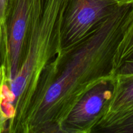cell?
I'll return each instance as SVG.
<instances>
[{
  "label": "cell",
  "instance_id": "obj_7",
  "mask_svg": "<svg viewBox=\"0 0 133 133\" xmlns=\"http://www.w3.org/2000/svg\"><path fill=\"white\" fill-rule=\"evenodd\" d=\"M13 2L14 0H0V31L5 53V66L7 63L8 57L7 22Z\"/></svg>",
  "mask_w": 133,
  "mask_h": 133
},
{
  "label": "cell",
  "instance_id": "obj_12",
  "mask_svg": "<svg viewBox=\"0 0 133 133\" xmlns=\"http://www.w3.org/2000/svg\"><path fill=\"white\" fill-rule=\"evenodd\" d=\"M5 53H4L2 39H1V31H0V68L4 65L5 66Z\"/></svg>",
  "mask_w": 133,
  "mask_h": 133
},
{
  "label": "cell",
  "instance_id": "obj_9",
  "mask_svg": "<svg viewBox=\"0 0 133 133\" xmlns=\"http://www.w3.org/2000/svg\"><path fill=\"white\" fill-rule=\"evenodd\" d=\"M112 133H133V109L125 120L116 127Z\"/></svg>",
  "mask_w": 133,
  "mask_h": 133
},
{
  "label": "cell",
  "instance_id": "obj_5",
  "mask_svg": "<svg viewBox=\"0 0 133 133\" xmlns=\"http://www.w3.org/2000/svg\"><path fill=\"white\" fill-rule=\"evenodd\" d=\"M112 96L92 132H108L122 123L133 109V75H116Z\"/></svg>",
  "mask_w": 133,
  "mask_h": 133
},
{
  "label": "cell",
  "instance_id": "obj_1",
  "mask_svg": "<svg viewBox=\"0 0 133 133\" xmlns=\"http://www.w3.org/2000/svg\"><path fill=\"white\" fill-rule=\"evenodd\" d=\"M132 20L133 5L117 6L88 37L60 51L43 70L17 133H60L86 94L113 81L114 53Z\"/></svg>",
  "mask_w": 133,
  "mask_h": 133
},
{
  "label": "cell",
  "instance_id": "obj_11",
  "mask_svg": "<svg viewBox=\"0 0 133 133\" xmlns=\"http://www.w3.org/2000/svg\"><path fill=\"white\" fill-rule=\"evenodd\" d=\"M109 6H123L133 5V0H95Z\"/></svg>",
  "mask_w": 133,
  "mask_h": 133
},
{
  "label": "cell",
  "instance_id": "obj_2",
  "mask_svg": "<svg viewBox=\"0 0 133 133\" xmlns=\"http://www.w3.org/2000/svg\"><path fill=\"white\" fill-rule=\"evenodd\" d=\"M69 0H31L22 61L15 77L7 84L15 97V114L7 132L17 133L46 66L60 51L61 30Z\"/></svg>",
  "mask_w": 133,
  "mask_h": 133
},
{
  "label": "cell",
  "instance_id": "obj_6",
  "mask_svg": "<svg viewBox=\"0 0 133 133\" xmlns=\"http://www.w3.org/2000/svg\"><path fill=\"white\" fill-rule=\"evenodd\" d=\"M31 0H14L7 22V82L14 79L22 61Z\"/></svg>",
  "mask_w": 133,
  "mask_h": 133
},
{
  "label": "cell",
  "instance_id": "obj_4",
  "mask_svg": "<svg viewBox=\"0 0 133 133\" xmlns=\"http://www.w3.org/2000/svg\"><path fill=\"white\" fill-rule=\"evenodd\" d=\"M112 81L107 82L86 94L64 121L60 133H92L112 96Z\"/></svg>",
  "mask_w": 133,
  "mask_h": 133
},
{
  "label": "cell",
  "instance_id": "obj_3",
  "mask_svg": "<svg viewBox=\"0 0 133 133\" xmlns=\"http://www.w3.org/2000/svg\"><path fill=\"white\" fill-rule=\"evenodd\" d=\"M117 6L95 0H69L61 30L60 51L72 48L88 37Z\"/></svg>",
  "mask_w": 133,
  "mask_h": 133
},
{
  "label": "cell",
  "instance_id": "obj_8",
  "mask_svg": "<svg viewBox=\"0 0 133 133\" xmlns=\"http://www.w3.org/2000/svg\"><path fill=\"white\" fill-rule=\"evenodd\" d=\"M7 80V79L6 68L3 65L0 68V133L6 132L7 128V122L4 117L1 109V100H2V89L4 83Z\"/></svg>",
  "mask_w": 133,
  "mask_h": 133
},
{
  "label": "cell",
  "instance_id": "obj_10",
  "mask_svg": "<svg viewBox=\"0 0 133 133\" xmlns=\"http://www.w3.org/2000/svg\"><path fill=\"white\" fill-rule=\"evenodd\" d=\"M116 75H123V76H130L133 75V56L126 60L121 67L118 69Z\"/></svg>",
  "mask_w": 133,
  "mask_h": 133
}]
</instances>
